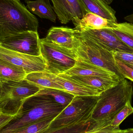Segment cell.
<instances>
[{
	"label": "cell",
	"mask_w": 133,
	"mask_h": 133,
	"mask_svg": "<svg viewBox=\"0 0 133 133\" xmlns=\"http://www.w3.org/2000/svg\"><path fill=\"white\" fill-rule=\"evenodd\" d=\"M0 58L23 67L27 74L45 70L46 67L42 55L32 56L12 51L0 46Z\"/></svg>",
	"instance_id": "30bf717a"
},
{
	"label": "cell",
	"mask_w": 133,
	"mask_h": 133,
	"mask_svg": "<svg viewBox=\"0 0 133 133\" xmlns=\"http://www.w3.org/2000/svg\"><path fill=\"white\" fill-rule=\"evenodd\" d=\"M69 76L73 79L95 89L101 94L115 87L123 79L116 74L91 76Z\"/></svg>",
	"instance_id": "4fadbf2b"
},
{
	"label": "cell",
	"mask_w": 133,
	"mask_h": 133,
	"mask_svg": "<svg viewBox=\"0 0 133 133\" xmlns=\"http://www.w3.org/2000/svg\"><path fill=\"white\" fill-rule=\"evenodd\" d=\"M113 29L120 30L133 37V24L128 22L115 23Z\"/></svg>",
	"instance_id": "f1b7e54d"
},
{
	"label": "cell",
	"mask_w": 133,
	"mask_h": 133,
	"mask_svg": "<svg viewBox=\"0 0 133 133\" xmlns=\"http://www.w3.org/2000/svg\"><path fill=\"white\" fill-rule=\"evenodd\" d=\"M41 55L46 64L44 71L58 75L64 73L75 65L77 57L73 50L46 43L40 39Z\"/></svg>",
	"instance_id": "52a82bcc"
},
{
	"label": "cell",
	"mask_w": 133,
	"mask_h": 133,
	"mask_svg": "<svg viewBox=\"0 0 133 133\" xmlns=\"http://www.w3.org/2000/svg\"><path fill=\"white\" fill-rule=\"evenodd\" d=\"M75 30L77 37L73 50L77 60L104 68L124 79L119 70L113 52L91 39L79 35Z\"/></svg>",
	"instance_id": "277c9868"
},
{
	"label": "cell",
	"mask_w": 133,
	"mask_h": 133,
	"mask_svg": "<svg viewBox=\"0 0 133 133\" xmlns=\"http://www.w3.org/2000/svg\"><path fill=\"white\" fill-rule=\"evenodd\" d=\"M26 8L41 18L49 19L55 22L57 15L49 0H25Z\"/></svg>",
	"instance_id": "e0dca14e"
},
{
	"label": "cell",
	"mask_w": 133,
	"mask_h": 133,
	"mask_svg": "<svg viewBox=\"0 0 133 133\" xmlns=\"http://www.w3.org/2000/svg\"><path fill=\"white\" fill-rule=\"evenodd\" d=\"M64 109L49 96L36 94L24 100L17 114L0 129V133H12L36 122L58 116Z\"/></svg>",
	"instance_id": "6da1fadb"
},
{
	"label": "cell",
	"mask_w": 133,
	"mask_h": 133,
	"mask_svg": "<svg viewBox=\"0 0 133 133\" xmlns=\"http://www.w3.org/2000/svg\"><path fill=\"white\" fill-rule=\"evenodd\" d=\"M76 30L79 35L91 39L111 52L133 53L132 49L125 44L115 35L112 29L87 30L83 31Z\"/></svg>",
	"instance_id": "9c48e42d"
},
{
	"label": "cell",
	"mask_w": 133,
	"mask_h": 133,
	"mask_svg": "<svg viewBox=\"0 0 133 133\" xmlns=\"http://www.w3.org/2000/svg\"><path fill=\"white\" fill-rule=\"evenodd\" d=\"M94 129L86 133H124L126 130L116 129L111 126L108 122H99Z\"/></svg>",
	"instance_id": "d4e9b609"
},
{
	"label": "cell",
	"mask_w": 133,
	"mask_h": 133,
	"mask_svg": "<svg viewBox=\"0 0 133 133\" xmlns=\"http://www.w3.org/2000/svg\"><path fill=\"white\" fill-rule=\"evenodd\" d=\"M124 133H133V129H127V131Z\"/></svg>",
	"instance_id": "d6a6232c"
},
{
	"label": "cell",
	"mask_w": 133,
	"mask_h": 133,
	"mask_svg": "<svg viewBox=\"0 0 133 133\" xmlns=\"http://www.w3.org/2000/svg\"><path fill=\"white\" fill-rule=\"evenodd\" d=\"M98 122L91 118L87 121L74 125L62 127L52 130H46L39 133H86L94 129Z\"/></svg>",
	"instance_id": "44dd1931"
},
{
	"label": "cell",
	"mask_w": 133,
	"mask_h": 133,
	"mask_svg": "<svg viewBox=\"0 0 133 133\" xmlns=\"http://www.w3.org/2000/svg\"><path fill=\"white\" fill-rule=\"evenodd\" d=\"M1 83L2 92L0 98V111L9 115H15L24 100L42 89L25 79L19 81Z\"/></svg>",
	"instance_id": "5b68a950"
},
{
	"label": "cell",
	"mask_w": 133,
	"mask_h": 133,
	"mask_svg": "<svg viewBox=\"0 0 133 133\" xmlns=\"http://www.w3.org/2000/svg\"><path fill=\"white\" fill-rule=\"evenodd\" d=\"M127 66H129L130 67L132 68V69H133V63H132V64H127Z\"/></svg>",
	"instance_id": "e575fe53"
},
{
	"label": "cell",
	"mask_w": 133,
	"mask_h": 133,
	"mask_svg": "<svg viewBox=\"0 0 133 133\" xmlns=\"http://www.w3.org/2000/svg\"><path fill=\"white\" fill-rule=\"evenodd\" d=\"M26 75L23 67L0 58V82L20 81Z\"/></svg>",
	"instance_id": "ffe728a7"
},
{
	"label": "cell",
	"mask_w": 133,
	"mask_h": 133,
	"mask_svg": "<svg viewBox=\"0 0 133 133\" xmlns=\"http://www.w3.org/2000/svg\"><path fill=\"white\" fill-rule=\"evenodd\" d=\"M88 13L99 16L109 20L117 22L116 11L102 0H82Z\"/></svg>",
	"instance_id": "ac0fdd59"
},
{
	"label": "cell",
	"mask_w": 133,
	"mask_h": 133,
	"mask_svg": "<svg viewBox=\"0 0 133 133\" xmlns=\"http://www.w3.org/2000/svg\"><path fill=\"white\" fill-rule=\"evenodd\" d=\"M55 79L64 91L75 96H98L101 95L95 89L79 83L64 74L55 75Z\"/></svg>",
	"instance_id": "5bb4252c"
},
{
	"label": "cell",
	"mask_w": 133,
	"mask_h": 133,
	"mask_svg": "<svg viewBox=\"0 0 133 133\" xmlns=\"http://www.w3.org/2000/svg\"><path fill=\"white\" fill-rule=\"evenodd\" d=\"M112 30L120 40L133 50V37L120 30L113 29Z\"/></svg>",
	"instance_id": "4316f807"
},
{
	"label": "cell",
	"mask_w": 133,
	"mask_h": 133,
	"mask_svg": "<svg viewBox=\"0 0 133 133\" xmlns=\"http://www.w3.org/2000/svg\"><path fill=\"white\" fill-rule=\"evenodd\" d=\"M115 59L116 64L120 73L124 78L133 82V69L118 59Z\"/></svg>",
	"instance_id": "484cf974"
},
{
	"label": "cell",
	"mask_w": 133,
	"mask_h": 133,
	"mask_svg": "<svg viewBox=\"0 0 133 133\" xmlns=\"http://www.w3.org/2000/svg\"><path fill=\"white\" fill-rule=\"evenodd\" d=\"M124 18L128 22L130 23H133V14H131V15L127 16L124 17Z\"/></svg>",
	"instance_id": "4dcf8cb0"
},
{
	"label": "cell",
	"mask_w": 133,
	"mask_h": 133,
	"mask_svg": "<svg viewBox=\"0 0 133 133\" xmlns=\"http://www.w3.org/2000/svg\"><path fill=\"white\" fill-rule=\"evenodd\" d=\"M0 46L25 54L35 56L41 55L40 39L37 32L26 31L9 37L2 41Z\"/></svg>",
	"instance_id": "ba28073f"
},
{
	"label": "cell",
	"mask_w": 133,
	"mask_h": 133,
	"mask_svg": "<svg viewBox=\"0 0 133 133\" xmlns=\"http://www.w3.org/2000/svg\"><path fill=\"white\" fill-rule=\"evenodd\" d=\"M76 37L75 29L54 26L49 30L46 37L41 39L46 43L73 50Z\"/></svg>",
	"instance_id": "7c38bea8"
},
{
	"label": "cell",
	"mask_w": 133,
	"mask_h": 133,
	"mask_svg": "<svg viewBox=\"0 0 133 133\" xmlns=\"http://www.w3.org/2000/svg\"><path fill=\"white\" fill-rule=\"evenodd\" d=\"M64 74L70 76H108L116 74L104 68L77 60L75 65Z\"/></svg>",
	"instance_id": "2e32d148"
},
{
	"label": "cell",
	"mask_w": 133,
	"mask_h": 133,
	"mask_svg": "<svg viewBox=\"0 0 133 133\" xmlns=\"http://www.w3.org/2000/svg\"><path fill=\"white\" fill-rule=\"evenodd\" d=\"M133 94L132 82L125 78L122 79L118 85L102 92L98 96L91 119L97 122L111 123L127 102L131 101Z\"/></svg>",
	"instance_id": "3957f363"
},
{
	"label": "cell",
	"mask_w": 133,
	"mask_h": 133,
	"mask_svg": "<svg viewBox=\"0 0 133 133\" xmlns=\"http://www.w3.org/2000/svg\"><path fill=\"white\" fill-rule=\"evenodd\" d=\"M14 116L9 115L4 113L0 114V129L12 119Z\"/></svg>",
	"instance_id": "f546056e"
},
{
	"label": "cell",
	"mask_w": 133,
	"mask_h": 133,
	"mask_svg": "<svg viewBox=\"0 0 133 133\" xmlns=\"http://www.w3.org/2000/svg\"><path fill=\"white\" fill-rule=\"evenodd\" d=\"M98 96H75L46 130L56 129L90 119Z\"/></svg>",
	"instance_id": "8992f818"
},
{
	"label": "cell",
	"mask_w": 133,
	"mask_h": 133,
	"mask_svg": "<svg viewBox=\"0 0 133 133\" xmlns=\"http://www.w3.org/2000/svg\"><path fill=\"white\" fill-rule=\"evenodd\" d=\"M1 114V111H0V114Z\"/></svg>",
	"instance_id": "d590c367"
},
{
	"label": "cell",
	"mask_w": 133,
	"mask_h": 133,
	"mask_svg": "<svg viewBox=\"0 0 133 133\" xmlns=\"http://www.w3.org/2000/svg\"><path fill=\"white\" fill-rule=\"evenodd\" d=\"M115 58L119 60L125 64L133 63V53L115 51L113 52Z\"/></svg>",
	"instance_id": "83f0119b"
},
{
	"label": "cell",
	"mask_w": 133,
	"mask_h": 133,
	"mask_svg": "<svg viewBox=\"0 0 133 133\" xmlns=\"http://www.w3.org/2000/svg\"><path fill=\"white\" fill-rule=\"evenodd\" d=\"M39 21L19 0H0V43L26 31L37 32Z\"/></svg>",
	"instance_id": "7a4b0ae2"
},
{
	"label": "cell",
	"mask_w": 133,
	"mask_h": 133,
	"mask_svg": "<svg viewBox=\"0 0 133 133\" xmlns=\"http://www.w3.org/2000/svg\"><path fill=\"white\" fill-rule=\"evenodd\" d=\"M36 94L49 96L64 108L71 103L75 97L73 95L65 91L53 88H44Z\"/></svg>",
	"instance_id": "7402d4cb"
},
{
	"label": "cell",
	"mask_w": 133,
	"mask_h": 133,
	"mask_svg": "<svg viewBox=\"0 0 133 133\" xmlns=\"http://www.w3.org/2000/svg\"><path fill=\"white\" fill-rule=\"evenodd\" d=\"M72 22L78 31L87 30L113 29L115 22L91 13H88L81 18H74Z\"/></svg>",
	"instance_id": "9a60e30c"
},
{
	"label": "cell",
	"mask_w": 133,
	"mask_h": 133,
	"mask_svg": "<svg viewBox=\"0 0 133 133\" xmlns=\"http://www.w3.org/2000/svg\"><path fill=\"white\" fill-rule=\"evenodd\" d=\"M131 101H129L124 108L119 111L111 122V126L116 129H119L121 123L127 117L133 113V108Z\"/></svg>",
	"instance_id": "cb8c5ba5"
},
{
	"label": "cell",
	"mask_w": 133,
	"mask_h": 133,
	"mask_svg": "<svg viewBox=\"0 0 133 133\" xmlns=\"http://www.w3.org/2000/svg\"><path fill=\"white\" fill-rule=\"evenodd\" d=\"M57 116H53L21 128L12 133H39L46 130Z\"/></svg>",
	"instance_id": "603a6c76"
},
{
	"label": "cell",
	"mask_w": 133,
	"mask_h": 133,
	"mask_svg": "<svg viewBox=\"0 0 133 133\" xmlns=\"http://www.w3.org/2000/svg\"><path fill=\"white\" fill-rule=\"evenodd\" d=\"M2 92V87L1 83L0 82V98L1 96Z\"/></svg>",
	"instance_id": "836d02e7"
},
{
	"label": "cell",
	"mask_w": 133,
	"mask_h": 133,
	"mask_svg": "<svg viewBox=\"0 0 133 133\" xmlns=\"http://www.w3.org/2000/svg\"><path fill=\"white\" fill-rule=\"evenodd\" d=\"M102 1L104 2L107 4L109 5H110V4H111V3L113 2L114 0H102Z\"/></svg>",
	"instance_id": "1f68e13d"
},
{
	"label": "cell",
	"mask_w": 133,
	"mask_h": 133,
	"mask_svg": "<svg viewBox=\"0 0 133 133\" xmlns=\"http://www.w3.org/2000/svg\"><path fill=\"white\" fill-rule=\"evenodd\" d=\"M61 23L66 24L74 18H81L88 13L82 0H51Z\"/></svg>",
	"instance_id": "8fae6325"
},
{
	"label": "cell",
	"mask_w": 133,
	"mask_h": 133,
	"mask_svg": "<svg viewBox=\"0 0 133 133\" xmlns=\"http://www.w3.org/2000/svg\"><path fill=\"white\" fill-rule=\"evenodd\" d=\"M55 77V74L44 71L28 74L25 79L37 85L42 89L53 88L64 91L62 86L57 83Z\"/></svg>",
	"instance_id": "d6986e66"
}]
</instances>
